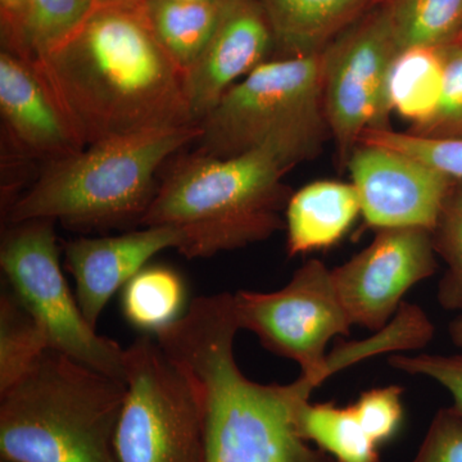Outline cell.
<instances>
[{
  "instance_id": "obj_19",
  "label": "cell",
  "mask_w": 462,
  "mask_h": 462,
  "mask_svg": "<svg viewBox=\"0 0 462 462\" xmlns=\"http://www.w3.org/2000/svg\"><path fill=\"white\" fill-rule=\"evenodd\" d=\"M367 0H263L273 35L291 56L319 53L325 41L345 25Z\"/></svg>"
},
{
  "instance_id": "obj_1",
  "label": "cell",
  "mask_w": 462,
  "mask_h": 462,
  "mask_svg": "<svg viewBox=\"0 0 462 462\" xmlns=\"http://www.w3.org/2000/svg\"><path fill=\"white\" fill-rule=\"evenodd\" d=\"M144 7L99 5L71 38L33 62L85 147L194 125L184 74L157 42Z\"/></svg>"
},
{
  "instance_id": "obj_21",
  "label": "cell",
  "mask_w": 462,
  "mask_h": 462,
  "mask_svg": "<svg viewBox=\"0 0 462 462\" xmlns=\"http://www.w3.org/2000/svg\"><path fill=\"white\" fill-rule=\"evenodd\" d=\"M187 289L181 276L167 266H145L121 293L125 319L136 329L156 336L184 315Z\"/></svg>"
},
{
  "instance_id": "obj_25",
  "label": "cell",
  "mask_w": 462,
  "mask_h": 462,
  "mask_svg": "<svg viewBox=\"0 0 462 462\" xmlns=\"http://www.w3.org/2000/svg\"><path fill=\"white\" fill-rule=\"evenodd\" d=\"M433 233L434 248L447 263L438 285V302L462 314V181L456 180Z\"/></svg>"
},
{
  "instance_id": "obj_28",
  "label": "cell",
  "mask_w": 462,
  "mask_h": 462,
  "mask_svg": "<svg viewBox=\"0 0 462 462\" xmlns=\"http://www.w3.org/2000/svg\"><path fill=\"white\" fill-rule=\"evenodd\" d=\"M403 388L398 385L374 388L360 394L352 409L376 445L387 442L400 430L403 419Z\"/></svg>"
},
{
  "instance_id": "obj_36",
  "label": "cell",
  "mask_w": 462,
  "mask_h": 462,
  "mask_svg": "<svg viewBox=\"0 0 462 462\" xmlns=\"http://www.w3.org/2000/svg\"><path fill=\"white\" fill-rule=\"evenodd\" d=\"M2 462H7V461H2Z\"/></svg>"
},
{
  "instance_id": "obj_5",
  "label": "cell",
  "mask_w": 462,
  "mask_h": 462,
  "mask_svg": "<svg viewBox=\"0 0 462 462\" xmlns=\"http://www.w3.org/2000/svg\"><path fill=\"white\" fill-rule=\"evenodd\" d=\"M197 125L149 130L88 145L48 163L32 187L9 207V224L60 221L75 229L141 225L163 162L199 142Z\"/></svg>"
},
{
  "instance_id": "obj_17",
  "label": "cell",
  "mask_w": 462,
  "mask_h": 462,
  "mask_svg": "<svg viewBox=\"0 0 462 462\" xmlns=\"http://www.w3.org/2000/svg\"><path fill=\"white\" fill-rule=\"evenodd\" d=\"M445 84L443 47L400 51L389 66L383 105L389 117L396 111L411 121L413 130L430 124L439 108Z\"/></svg>"
},
{
  "instance_id": "obj_4",
  "label": "cell",
  "mask_w": 462,
  "mask_h": 462,
  "mask_svg": "<svg viewBox=\"0 0 462 462\" xmlns=\"http://www.w3.org/2000/svg\"><path fill=\"white\" fill-rule=\"evenodd\" d=\"M126 391V383L48 349L0 394V458L120 462L115 436Z\"/></svg>"
},
{
  "instance_id": "obj_35",
  "label": "cell",
  "mask_w": 462,
  "mask_h": 462,
  "mask_svg": "<svg viewBox=\"0 0 462 462\" xmlns=\"http://www.w3.org/2000/svg\"><path fill=\"white\" fill-rule=\"evenodd\" d=\"M184 2H221V0H184Z\"/></svg>"
},
{
  "instance_id": "obj_10",
  "label": "cell",
  "mask_w": 462,
  "mask_h": 462,
  "mask_svg": "<svg viewBox=\"0 0 462 462\" xmlns=\"http://www.w3.org/2000/svg\"><path fill=\"white\" fill-rule=\"evenodd\" d=\"M397 53L385 11L324 51L325 115L346 165L366 130L389 129L383 93Z\"/></svg>"
},
{
  "instance_id": "obj_22",
  "label": "cell",
  "mask_w": 462,
  "mask_h": 462,
  "mask_svg": "<svg viewBox=\"0 0 462 462\" xmlns=\"http://www.w3.org/2000/svg\"><path fill=\"white\" fill-rule=\"evenodd\" d=\"M51 348L47 333L14 296L11 288L0 296V394L25 378Z\"/></svg>"
},
{
  "instance_id": "obj_8",
  "label": "cell",
  "mask_w": 462,
  "mask_h": 462,
  "mask_svg": "<svg viewBox=\"0 0 462 462\" xmlns=\"http://www.w3.org/2000/svg\"><path fill=\"white\" fill-rule=\"evenodd\" d=\"M56 221L9 224L0 245V266L8 287L42 325L51 348L126 383L125 349L85 320L60 261Z\"/></svg>"
},
{
  "instance_id": "obj_12",
  "label": "cell",
  "mask_w": 462,
  "mask_h": 462,
  "mask_svg": "<svg viewBox=\"0 0 462 462\" xmlns=\"http://www.w3.org/2000/svg\"><path fill=\"white\" fill-rule=\"evenodd\" d=\"M361 214L370 226L434 230L455 179L392 149L360 144L348 162Z\"/></svg>"
},
{
  "instance_id": "obj_33",
  "label": "cell",
  "mask_w": 462,
  "mask_h": 462,
  "mask_svg": "<svg viewBox=\"0 0 462 462\" xmlns=\"http://www.w3.org/2000/svg\"><path fill=\"white\" fill-rule=\"evenodd\" d=\"M99 5H132V7H143L149 0H97Z\"/></svg>"
},
{
  "instance_id": "obj_15",
  "label": "cell",
  "mask_w": 462,
  "mask_h": 462,
  "mask_svg": "<svg viewBox=\"0 0 462 462\" xmlns=\"http://www.w3.org/2000/svg\"><path fill=\"white\" fill-rule=\"evenodd\" d=\"M0 112L12 139L29 156L50 163L85 148L35 63L7 50L0 54Z\"/></svg>"
},
{
  "instance_id": "obj_7",
  "label": "cell",
  "mask_w": 462,
  "mask_h": 462,
  "mask_svg": "<svg viewBox=\"0 0 462 462\" xmlns=\"http://www.w3.org/2000/svg\"><path fill=\"white\" fill-rule=\"evenodd\" d=\"M126 397L115 436L120 462H206L196 388L157 339L125 349Z\"/></svg>"
},
{
  "instance_id": "obj_32",
  "label": "cell",
  "mask_w": 462,
  "mask_h": 462,
  "mask_svg": "<svg viewBox=\"0 0 462 462\" xmlns=\"http://www.w3.org/2000/svg\"><path fill=\"white\" fill-rule=\"evenodd\" d=\"M449 337L456 346L462 348V314L458 315L448 327Z\"/></svg>"
},
{
  "instance_id": "obj_29",
  "label": "cell",
  "mask_w": 462,
  "mask_h": 462,
  "mask_svg": "<svg viewBox=\"0 0 462 462\" xmlns=\"http://www.w3.org/2000/svg\"><path fill=\"white\" fill-rule=\"evenodd\" d=\"M388 364L398 372L421 375L439 383L451 394L452 409L462 415V354L460 355H396Z\"/></svg>"
},
{
  "instance_id": "obj_27",
  "label": "cell",
  "mask_w": 462,
  "mask_h": 462,
  "mask_svg": "<svg viewBox=\"0 0 462 462\" xmlns=\"http://www.w3.org/2000/svg\"><path fill=\"white\" fill-rule=\"evenodd\" d=\"M445 51V84L436 116L416 135L430 138H462V45L449 42Z\"/></svg>"
},
{
  "instance_id": "obj_34",
  "label": "cell",
  "mask_w": 462,
  "mask_h": 462,
  "mask_svg": "<svg viewBox=\"0 0 462 462\" xmlns=\"http://www.w3.org/2000/svg\"><path fill=\"white\" fill-rule=\"evenodd\" d=\"M458 42V44L462 45V27L460 30V32H458L457 38L455 39V42Z\"/></svg>"
},
{
  "instance_id": "obj_31",
  "label": "cell",
  "mask_w": 462,
  "mask_h": 462,
  "mask_svg": "<svg viewBox=\"0 0 462 462\" xmlns=\"http://www.w3.org/2000/svg\"><path fill=\"white\" fill-rule=\"evenodd\" d=\"M3 20L11 35V48L18 56L23 53V23L27 8V0H0Z\"/></svg>"
},
{
  "instance_id": "obj_23",
  "label": "cell",
  "mask_w": 462,
  "mask_h": 462,
  "mask_svg": "<svg viewBox=\"0 0 462 462\" xmlns=\"http://www.w3.org/2000/svg\"><path fill=\"white\" fill-rule=\"evenodd\" d=\"M385 12L398 51L445 47L462 27V0H393Z\"/></svg>"
},
{
  "instance_id": "obj_30",
  "label": "cell",
  "mask_w": 462,
  "mask_h": 462,
  "mask_svg": "<svg viewBox=\"0 0 462 462\" xmlns=\"http://www.w3.org/2000/svg\"><path fill=\"white\" fill-rule=\"evenodd\" d=\"M411 462H462V415L438 410Z\"/></svg>"
},
{
  "instance_id": "obj_14",
  "label": "cell",
  "mask_w": 462,
  "mask_h": 462,
  "mask_svg": "<svg viewBox=\"0 0 462 462\" xmlns=\"http://www.w3.org/2000/svg\"><path fill=\"white\" fill-rule=\"evenodd\" d=\"M181 231L166 226H143L123 236L79 238L65 245V266L74 276L76 300L85 320L97 329L111 298L152 257L169 248L180 249Z\"/></svg>"
},
{
  "instance_id": "obj_26",
  "label": "cell",
  "mask_w": 462,
  "mask_h": 462,
  "mask_svg": "<svg viewBox=\"0 0 462 462\" xmlns=\"http://www.w3.org/2000/svg\"><path fill=\"white\" fill-rule=\"evenodd\" d=\"M358 143L400 152L462 181V138H430L392 129H369Z\"/></svg>"
},
{
  "instance_id": "obj_13",
  "label": "cell",
  "mask_w": 462,
  "mask_h": 462,
  "mask_svg": "<svg viewBox=\"0 0 462 462\" xmlns=\"http://www.w3.org/2000/svg\"><path fill=\"white\" fill-rule=\"evenodd\" d=\"M273 32L263 8L231 0L214 38L184 74V91L194 125H200L242 79L266 60Z\"/></svg>"
},
{
  "instance_id": "obj_11",
  "label": "cell",
  "mask_w": 462,
  "mask_h": 462,
  "mask_svg": "<svg viewBox=\"0 0 462 462\" xmlns=\"http://www.w3.org/2000/svg\"><path fill=\"white\" fill-rule=\"evenodd\" d=\"M433 233L424 227L380 229L369 247L331 270L352 325L382 330L407 291L437 272Z\"/></svg>"
},
{
  "instance_id": "obj_2",
  "label": "cell",
  "mask_w": 462,
  "mask_h": 462,
  "mask_svg": "<svg viewBox=\"0 0 462 462\" xmlns=\"http://www.w3.org/2000/svg\"><path fill=\"white\" fill-rule=\"evenodd\" d=\"M234 294L200 296L154 338L189 376L202 407L206 462H336L298 434L294 409L316 387L260 384L236 364Z\"/></svg>"
},
{
  "instance_id": "obj_6",
  "label": "cell",
  "mask_w": 462,
  "mask_h": 462,
  "mask_svg": "<svg viewBox=\"0 0 462 462\" xmlns=\"http://www.w3.org/2000/svg\"><path fill=\"white\" fill-rule=\"evenodd\" d=\"M200 153L233 157L270 148L289 170L320 152L328 132L324 51L264 60L199 125Z\"/></svg>"
},
{
  "instance_id": "obj_9",
  "label": "cell",
  "mask_w": 462,
  "mask_h": 462,
  "mask_svg": "<svg viewBox=\"0 0 462 462\" xmlns=\"http://www.w3.org/2000/svg\"><path fill=\"white\" fill-rule=\"evenodd\" d=\"M234 309L240 330L256 334L267 351L296 361L316 387L336 374L328 345L334 337L349 336L352 322L331 270L321 261H307L284 288L272 293L236 291Z\"/></svg>"
},
{
  "instance_id": "obj_24",
  "label": "cell",
  "mask_w": 462,
  "mask_h": 462,
  "mask_svg": "<svg viewBox=\"0 0 462 462\" xmlns=\"http://www.w3.org/2000/svg\"><path fill=\"white\" fill-rule=\"evenodd\" d=\"M98 5L97 0H27L21 57L35 62L47 56L71 38Z\"/></svg>"
},
{
  "instance_id": "obj_3",
  "label": "cell",
  "mask_w": 462,
  "mask_h": 462,
  "mask_svg": "<svg viewBox=\"0 0 462 462\" xmlns=\"http://www.w3.org/2000/svg\"><path fill=\"white\" fill-rule=\"evenodd\" d=\"M288 170L270 148L224 158L197 151L161 182L141 226L181 231L179 252L190 260L263 242L282 229Z\"/></svg>"
},
{
  "instance_id": "obj_18",
  "label": "cell",
  "mask_w": 462,
  "mask_h": 462,
  "mask_svg": "<svg viewBox=\"0 0 462 462\" xmlns=\"http://www.w3.org/2000/svg\"><path fill=\"white\" fill-rule=\"evenodd\" d=\"M231 0H149L145 16L157 42L180 69L189 71L214 38Z\"/></svg>"
},
{
  "instance_id": "obj_20",
  "label": "cell",
  "mask_w": 462,
  "mask_h": 462,
  "mask_svg": "<svg viewBox=\"0 0 462 462\" xmlns=\"http://www.w3.org/2000/svg\"><path fill=\"white\" fill-rule=\"evenodd\" d=\"M300 398L294 409L298 434L336 462H380L379 445L365 431L351 404L311 403Z\"/></svg>"
},
{
  "instance_id": "obj_16",
  "label": "cell",
  "mask_w": 462,
  "mask_h": 462,
  "mask_svg": "<svg viewBox=\"0 0 462 462\" xmlns=\"http://www.w3.org/2000/svg\"><path fill=\"white\" fill-rule=\"evenodd\" d=\"M360 214V197L354 184L322 180L306 185L288 200L289 256L331 247Z\"/></svg>"
}]
</instances>
